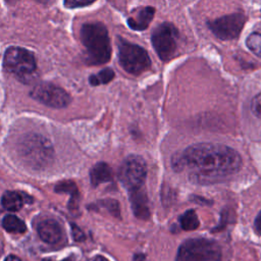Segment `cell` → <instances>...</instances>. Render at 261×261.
Instances as JSON below:
<instances>
[{"instance_id":"6da1fadb","label":"cell","mask_w":261,"mask_h":261,"mask_svg":"<svg viewBox=\"0 0 261 261\" xmlns=\"http://www.w3.org/2000/svg\"><path fill=\"white\" fill-rule=\"evenodd\" d=\"M171 165L175 171H187L194 182L211 184L237 173L242 167V158L228 146L198 143L174 154Z\"/></svg>"},{"instance_id":"7a4b0ae2","label":"cell","mask_w":261,"mask_h":261,"mask_svg":"<svg viewBox=\"0 0 261 261\" xmlns=\"http://www.w3.org/2000/svg\"><path fill=\"white\" fill-rule=\"evenodd\" d=\"M81 39L87 49L88 64L99 65L109 61L111 45L107 29L103 23H85L81 29Z\"/></svg>"},{"instance_id":"3957f363","label":"cell","mask_w":261,"mask_h":261,"mask_svg":"<svg viewBox=\"0 0 261 261\" xmlns=\"http://www.w3.org/2000/svg\"><path fill=\"white\" fill-rule=\"evenodd\" d=\"M175 261H222V251L213 240L188 239L178 247Z\"/></svg>"},{"instance_id":"277c9868","label":"cell","mask_w":261,"mask_h":261,"mask_svg":"<svg viewBox=\"0 0 261 261\" xmlns=\"http://www.w3.org/2000/svg\"><path fill=\"white\" fill-rule=\"evenodd\" d=\"M118 59L122 68L132 74H140L151 66V59L147 51L135 44L118 38Z\"/></svg>"},{"instance_id":"5b68a950","label":"cell","mask_w":261,"mask_h":261,"mask_svg":"<svg viewBox=\"0 0 261 261\" xmlns=\"http://www.w3.org/2000/svg\"><path fill=\"white\" fill-rule=\"evenodd\" d=\"M4 68L21 81H27L36 70L34 54L20 47H9L4 54Z\"/></svg>"},{"instance_id":"8992f818","label":"cell","mask_w":261,"mask_h":261,"mask_svg":"<svg viewBox=\"0 0 261 261\" xmlns=\"http://www.w3.org/2000/svg\"><path fill=\"white\" fill-rule=\"evenodd\" d=\"M146 175V161L139 155L127 156L118 169V178L128 192L143 188Z\"/></svg>"},{"instance_id":"52a82bcc","label":"cell","mask_w":261,"mask_h":261,"mask_svg":"<svg viewBox=\"0 0 261 261\" xmlns=\"http://www.w3.org/2000/svg\"><path fill=\"white\" fill-rule=\"evenodd\" d=\"M177 29L169 22H163L153 31L152 45L161 60L168 61L173 57L177 47Z\"/></svg>"},{"instance_id":"ba28073f","label":"cell","mask_w":261,"mask_h":261,"mask_svg":"<svg viewBox=\"0 0 261 261\" xmlns=\"http://www.w3.org/2000/svg\"><path fill=\"white\" fill-rule=\"evenodd\" d=\"M246 17L242 13H232L209 20L208 27L220 40H233L239 37L245 24Z\"/></svg>"},{"instance_id":"9c48e42d","label":"cell","mask_w":261,"mask_h":261,"mask_svg":"<svg viewBox=\"0 0 261 261\" xmlns=\"http://www.w3.org/2000/svg\"><path fill=\"white\" fill-rule=\"evenodd\" d=\"M31 96L40 103L53 108H63L70 102V96L62 88L50 83H42L36 86Z\"/></svg>"},{"instance_id":"30bf717a","label":"cell","mask_w":261,"mask_h":261,"mask_svg":"<svg viewBox=\"0 0 261 261\" xmlns=\"http://www.w3.org/2000/svg\"><path fill=\"white\" fill-rule=\"evenodd\" d=\"M130 206L134 215L142 220H147L150 217V207L147 194L143 188L128 192Z\"/></svg>"},{"instance_id":"8fae6325","label":"cell","mask_w":261,"mask_h":261,"mask_svg":"<svg viewBox=\"0 0 261 261\" xmlns=\"http://www.w3.org/2000/svg\"><path fill=\"white\" fill-rule=\"evenodd\" d=\"M38 233L42 241L47 244H57L63 237L60 224L53 219H46L38 225Z\"/></svg>"},{"instance_id":"7c38bea8","label":"cell","mask_w":261,"mask_h":261,"mask_svg":"<svg viewBox=\"0 0 261 261\" xmlns=\"http://www.w3.org/2000/svg\"><path fill=\"white\" fill-rule=\"evenodd\" d=\"M154 13H155V9H154V7H151V6H147V7L140 9L137 12L136 16L129 17L127 19L128 27L136 31L146 30L148 28L150 21L152 20Z\"/></svg>"},{"instance_id":"4fadbf2b","label":"cell","mask_w":261,"mask_h":261,"mask_svg":"<svg viewBox=\"0 0 261 261\" xmlns=\"http://www.w3.org/2000/svg\"><path fill=\"white\" fill-rule=\"evenodd\" d=\"M90 178L94 187H97L102 182L109 181L112 178V171L110 166L104 162L97 163L91 169Z\"/></svg>"},{"instance_id":"5bb4252c","label":"cell","mask_w":261,"mask_h":261,"mask_svg":"<svg viewBox=\"0 0 261 261\" xmlns=\"http://www.w3.org/2000/svg\"><path fill=\"white\" fill-rule=\"evenodd\" d=\"M1 203L2 206L8 211H18L22 207L23 198L15 191H7L3 194Z\"/></svg>"},{"instance_id":"9a60e30c","label":"cell","mask_w":261,"mask_h":261,"mask_svg":"<svg viewBox=\"0 0 261 261\" xmlns=\"http://www.w3.org/2000/svg\"><path fill=\"white\" fill-rule=\"evenodd\" d=\"M2 225L7 231L12 232V233H22L27 229L24 222L20 218H18L15 215H12V214L6 215L3 218Z\"/></svg>"},{"instance_id":"2e32d148","label":"cell","mask_w":261,"mask_h":261,"mask_svg":"<svg viewBox=\"0 0 261 261\" xmlns=\"http://www.w3.org/2000/svg\"><path fill=\"white\" fill-rule=\"evenodd\" d=\"M179 224L184 230H195L199 227L200 221L196 212L190 209L179 216Z\"/></svg>"},{"instance_id":"e0dca14e","label":"cell","mask_w":261,"mask_h":261,"mask_svg":"<svg viewBox=\"0 0 261 261\" xmlns=\"http://www.w3.org/2000/svg\"><path fill=\"white\" fill-rule=\"evenodd\" d=\"M114 71L111 68H104L97 74H93L89 77V82L92 86H99L103 84H108L114 77Z\"/></svg>"},{"instance_id":"ac0fdd59","label":"cell","mask_w":261,"mask_h":261,"mask_svg":"<svg viewBox=\"0 0 261 261\" xmlns=\"http://www.w3.org/2000/svg\"><path fill=\"white\" fill-rule=\"evenodd\" d=\"M246 45L254 54L261 57V34L256 32L250 34L246 40Z\"/></svg>"},{"instance_id":"d6986e66","label":"cell","mask_w":261,"mask_h":261,"mask_svg":"<svg viewBox=\"0 0 261 261\" xmlns=\"http://www.w3.org/2000/svg\"><path fill=\"white\" fill-rule=\"evenodd\" d=\"M55 190L59 193H62V192H67V193H70V194H73V195H76L77 194V190H76V187L74 185V182H71V181H65V182H62L60 185H58Z\"/></svg>"},{"instance_id":"ffe728a7","label":"cell","mask_w":261,"mask_h":261,"mask_svg":"<svg viewBox=\"0 0 261 261\" xmlns=\"http://www.w3.org/2000/svg\"><path fill=\"white\" fill-rule=\"evenodd\" d=\"M251 110L255 116L261 118V92L253 98L251 102Z\"/></svg>"},{"instance_id":"44dd1931","label":"cell","mask_w":261,"mask_h":261,"mask_svg":"<svg viewBox=\"0 0 261 261\" xmlns=\"http://www.w3.org/2000/svg\"><path fill=\"white\" fill-rule=\"evenodd\" d=\"M96 0H64V5L67 8H76L90 5L91 3L95 2Z\"/></svg>"},{"instance_id":"7402d4cb","label":"cell","mask_w":261,"mask_h":261,"mask_svg":"<svg viewBox=\"0 0 261 261\" xmlns=\"http://www.w3.org/2000/svg\"><path fill=\"white\" fill-rule=\"evenodd\" d=\"M254 224H255V229H256V231L261 236V211H260V212L258 213V215L256 216Z\"/></svg>"},{"instance_id":"603a6c76","label":"cell","mask_w":261,"mask_h":261,"mask_svg":"<svg viewBox=\"0 0 261 261\" xmlns=\"http://www.w3.org/2000/svg\"><path fill=\"white\" fill-rule=\"evenodd\" d=\"M134 261H146V259L143 254H137L134 256Z\"/></svg>"},{"instance_id":"cb8c5ba5","label":"cell","mask_w":261,"mask_h":261,"mask_svg":"<svg viewBox=\"0 0 261 261\" xmlns=\"http://www.w3.org/2000/svg\"><path fill=\"white\" fill-rule=\"evenodd\" d=\"M4 261H20V259L17 256L14 255H9L8 257H6V259Z\"/></svg>"},{"instance_id":"d4e9b609","label":"cell","mask_w":261,"mask_h":261,"mask_svg":"<svg viewBox=\"0 0 261 261\" xmlns=\"http://www.w3.org/2000/svg\"><path fill=\"white\" fill-rule=\"evenodd\" d=\"M93 261H109L108 259H106L104 256H101V255H98L94 258Z\"/></svg>"},{"instance_id":"484cf974","label":"cell","mask_w":261,"mask_h":261,"mask_svg":"<svg viewBox=\"0 0 261 261\" xmlns=\"http://www.w3.org/2000/svg\"><path fill=\"white\" fill-rule=\"evenodd\" d=\"M6 2H8V3H12V2H14L15 0H5Z\"/></svg>"},{"instance_id":"4316f807","label":"cell","mask_w":261,"mask_h":261,"mask_svg":"<svg viewBox=\"0 0 261 261\" xmlns=\"http://www.w3.org/2000/svg\"><path fill=\"white\" fill-rule=\"evenodd\" d=\"M49 261H51V260H49ZM65 261H67V260H65Z\"/></svg>"}]
</instances>
